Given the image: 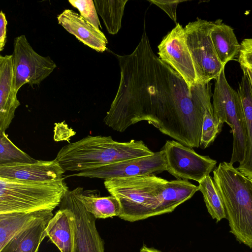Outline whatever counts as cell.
<instances>
[{
  "instance_id": "4fadbf2b",
  "label": "cell",
  "mask_w": 252,
  "mask_h": 252,
  "mask_svg": "<svg viewBox=\"0 0 252 252\" xmlns=\"http://www.w3.org/2000/svg\"><path fill=\"white\" fill-rule=\"evenodd\" d=\"M65 171L56 159L35 160L0 165V178L27 181H45L63 178Z\"/></svg>"
},
{
  "instance_id": "6da1fadb",
  "label": "cell",
  "mask_w": 252,
  "mask_h": 252,
  "mask_svg": "<svg viewBox=\"0 0 252 252\" xmlns=\"http://www.w3.org/2000/svg\"><path fill=\"white\" fill-rule=\"evenodd\" d=\"M120 81L103 122L114 130L147 121L161 133L190 148L200 147L206 110L212 105L207 89L196 84L190 92L183 78L154 53L144 22L141 39L128 55H116Z\"/></svg>"
},
{
  "instance_id": "30bf717a",
  "label": "cell",
  "mask_w": 252,
  "mask_h": 252,
  "mask_svg": "<svg viewBox=\"0 0 252 252\" xmlns=\"http://www.w3.org/2000/svg\"><path fill=\"white\" fill-rule=\"evenodd\" d=\"M167 171L166 161L162 150L151 155L132 158L76 172L69 176L100 178L105 180L157 175Z\"/></svg>"
},
{
  "instance_id": "d6986e66",
  "label": "cell",
  "mask_w": 252,
  "mask_h": 252,
  "mask_svg": "<svg viewBox=\"0 0 252 252\" xmlns=\"http://www.w3.org/2000/svg\"><path fill=\"white\" fill-rule=\"evenodd\" d=\"M199 187L187 180L167 181L160 194L155 216L172 212L179 205L191 198Z\"/></svg>"
},
{
  "instance_id": "8992f818",
  "label": "cell",
  "mask_w": 252,
  "mask_h": 252,
  "mask_svg": "<svg viewBox=\"0 0 252 252\" xmlns=\"http://www.w3.org/2000/svg\"><path fill=\"white\" fill-rule=\"evenodd\" d=\"M225 67L215 79L213 94V108L215 118L231 128L233 142L230 163H241L247 149V132L245 117L238 92L228 84L225 75Z\"/></svg>"
},
{
  "instance_id": "52a82bcc",
  "label": "cell",
  "mask_w": 252,
  "mask_h": 252,
  "mask_svg": "<svg viewBox=\"0 0 252 252\" xmlns=\"http://www.w3.org/2000/svg\"><path fill=\"white\" fill-rule=\"evenodd\" d=\"M213 25V22L197 18L184 28L198 83H200L206 84L216 79L225 67L219 60L211 39Z\"/></svg>"
},
{
  "instance_id": "ba28073f",
  "label": "cell",
  "mask_w": 252,
  "mask_h": 252,
  "mask_svg": "<svg viewBox=\"0 0 252 252\" xmlns=\"http://www.w3.org/2000/svg\"><path fill=\"white\" fill-rule=\"evenodd\" d=\"M13 47V86L17 93L26 84L39 85L57 66L49 56L37 53L25 35L14 38Z\"/></svg>"
},
{
  "instance_id": "ffe728a7",
  "label": "cell",
  "mask_w": 252,
  "mask_h": 252,
  "mask_svg": "<svg viewBox=\"0 0 252 252\" xmlns=\"http://www.w3.org/2000/svg\"><path fill=\"white\" fill-rule=\"evenodd\" d=\"M243 75L239 83V94L245 114L247 132V149L243 161L237 169L249 179H252V89L246 71L242 69Z\"/></svg>"
},
{
  "instance_id": "d4e9b609",
  "label": "cell",
  "mask_w": 252,
  "mask_h": 252,
  "mask_svg": "<svg viewBox=\"0 0 252 252\" xmlns=\"http://www.w3.org/2000/svg\"><path fill=\"white\" fill-rule=\"evenodd\" d=\"M35 160L15 145L5 132L0 133V165L14 162L29 163Z\"/></svg>"
},
{
  "instance_id": "484cf974",
  "label": "cell",
  "mask_w": 252,
  "mask_h": 252,
  "mask_svg": "<svg viewBox=\"0 0 252 252\" xmlns=\"http://www.w3.org/2000/svg\"><path fill=\"white\" fill-rule=\"evenodd\" d=\"M223 125L215 117L213 105L208 108L203 117L199 147L205 149L210 146L221 132Z\"/></svg>"
},
{
  "instance_id": "e0dca14e",
  "label": "cell",
  "mask_w": 252,
  "mask_h": 252,
  "mask_svg": "<svg viewBox=\"0 0 252 252\" xmlns=\"http://www.w3.org/2000/svg\"><path fill=\"white\" fill-rule=\"evenodd\" d=\"M53 213L34 221L14 235L0 252H38L42 241L46 237L45 229L53 217Z\"/></svg>"
},
{
  "instance_id": "9a60e30c",
  "label": "cell",
  "mask_w": 252,
  "mask_h": 252,
  "mask_svg": "<svg viewBox=\"0 0 252 252\" xmlns=\"http://www.w3.org/2000/svg\"><path fill=\"white\" fill-rule=\"evenodd\" d=\"M57 19L59 24L84 44L99 52L107 49L108 41L104 34L73 10H63L58 16Z\"/></svg>"
},
{
  "instance_id": "d6a6232c",
  "label": "cell",
  "mask_w": 252,
  "mask_h": 252,
  "mask_svg": "<svg viewBox=\"0 0 252 252\" xmlns=\"http://www.w3.org/2000/svg\"><path fill=\"white\" fill-rule=\"evenodd\" d=\"M250 181H251V183H252V179H250Z\"/></svg>"
},
{
  "instance_id": "7c38bea8",
  "label": "cell",
  "mask_w": 252,
  "mask_h": 252,
  "mask_svg": "<svg viewBox=\"0 0 252 252\" xmlns=\"http://www.w3.org/2000/svg\"><path fill=\"white\" fill-rule=\"evenodd\" d=\"M158 49V54L160 59L183 78L191 92L198 80L182 26L177 23L163 38Z\"/></svg>"
},
{
  "instance_id": "f546056e",
  "label": "cell",
  "mask_w": 252,
  "mask_h": 252,
  "mask_svg": "<svg viewBox=\"0 0 252 252\" xmlns=\"http://www.w3.org/2000/svg\"><path fill=\"white\" fill-rule=\"evenodd\" d=\"M7 21L5 14L1 10L0 12V51L4 49L6 42V26Z\"/></svg>"
},
{
  "instance_id": "3957f363",
  "label": "cell",
  "mask_w": 252,
  "mask_h": 252,
  "mask_svg": "<svg viewBox=\"0 0 252 252\" xmlns=\"http://www.w3.org/2000/svg\"><path fill=\"white\" fill-rule=\"evenodd\" d=\"M213 180L223 201L230 232L252 249V184L229 162L214 169Z\"/></svg>"
},
{
  "instance_id": "1f68e13d",
  "label": "cell",
  "mask_w": 252,
  "mask_h": 252,
  "mask_svg": "<svg viewBox=\"0 0 252 252\" xmlns=\"http://www.w3.org/2000/svg\"><path fill=\"white\" fill-rule=\"evenodd\" d=\"M242 69H244L248 74V76L249 77V79L251 85L252 89V71L250 70L249 69L245 68H241Z\"/></svg>"
},
{
  "instance_id": "ac0fdd59",
  "label": "cell",
  "mask_w": 252,
  "mask_h": 252,
  "mask_svg": "<svg viewBox=\"0 0 252 252\" xmlns=\"http://www.w3.org/2000/svg\"><path fill=\"white\" fill-rule=\"evenodd\" d=\"M210 35L215 50L221 64L238 58L241 44L237 39L233 29L218 19L213 22Z\"/></svg>"
},
{
  "instance_id": "44dd1931",
  "label": "cell",
  "mask_w": 252,
  "mask_h": 252,
  "mask_svg": "<svg viewBox=\"0 0 252 252\" xmlns=\"http://www.w3.org/2000/svg\"><path fill=\"white\" fill-rule=\"evenodd\" d=\"M52 213L50 210H40L0 214V249L18 232Z\"/></svg>"
},
{
  "instance_id": "5bb4252c",
  "label": "cell",
  "mask_w": 252,
  "mask_h": 252,
  "mask_svg": "<svg viewBox=\"0 0 252 252\" xmlns=\"http://www.w3.org/2000/svg\"><path fill=\"white\" fill-rule=\"evenodd\" d=\"M13 86L12 55L0 56V133L9 127L20 105Z\"/></svg>"
},
{
  "instance_id": "8fae6325",
  "label": "cell",
  "mask_w": 252,
  "mask_h": 252,
  "mask_svg": "<svg viewBox=\"0 0 252 252\" xmlns=\"http://www.w3.org/2000/svg\"><path fill=\"white\" fill-rule=\"evenodd\" d=\"M81 187L68 190L60 205L68 208L74 218L73 252H104L103 240L95 225V219L79 198Z\"/></svg>"
},
{
  "instance_id": "cb8c5ba5",
  "label": "cell",
  "mask_w": 252,
  "mask_h": 252,
  "mask_svg": "<svg viewBox=\"0 0 252 252\" xmlns=\"http://www.w3.org/2000/svg\"><path fill=\"white\" fill-rule=\"evenodd\" d=\"M199 183V190L202 193L208 213L217 222L226 219L223 201L217 190L213 178L210 175Z\"/></svg>"
},
{
  "instance_id": "7a4b0ae2",
  "label": "cell",
  "mask_w": 252,
  "mask_h": 252,
  "mask_svg": "<svg viewBox=\"0 0 252 252\" xmlns=\"http://www.w3.org/2000/svg\"><path fill=\"white\" fill-rule=\"evenodd\" d=\"M154 153L142 140L121 142L111 136L88 135L63 147L56 159L65 171H83Z\"/></svg>"
},
{
  "instance_id": "7402d4cb",
  "label": "cell",
  "mask_w": 252,
  "mask_h": 252,
  "mask_svg": "<svg viewBox=\"0 0 252 252\" xmlns=\"http://www.w3.org/2000/svg\"><path fill=\"white\" fill-rule=\"evenodd\" d=\"M79 198L86 210L95 219H106L119 217L120 205L118 200L113 195L101 197L92 191H84L80 188Z\"/></svg>"
},
{
  "instance_id": "4dcf8cb0",
  "label": "cell",
  "mask_w": 252,
  "mask_h": 252,
  "mask_svg": "<svg viewBox=\"0 0 252 252\" xmlns=\"http://www.w3.org/2000/svg\"><path fill=\"white\" fill-rule=\"evenodd\" d=\"M140 252H162L161 251L156 249L154 248L148 247L147 246L143 245L141 247Z\"/></svg>"
},
{
  "instance_id": "4316f807",
  "label": "cell",
  "mask_w": 252,
  "mask_h": 252,
  "mask_svg": "<svg viewBox=\"0 0 252 252\" xmlns=\"http://www.w3.org/2000/svg\"><path fill=\"white\" fill-rule=\"evenodd\" d=\"M69 3L77 8L80 15L98 30L101 28L94 1L93 0H69Z\"/></svg>"
},
{
  "instance_id": "9c48e42d",
  "label": "cell",
  "mask_w": 252,
  "mask_h": 252,
  "mask_svg": "<svg viewBox=\"0 0 252 252\" xmlns=\"http://www.w3.org/2000/svg\"><path fill=\"white\" fill-rule=\"evenodd\" d=\"M161 150L165 154L167 171L177 179L199 183L214 170L217 162L176 140H167Z\"/></svg>"
},
{
  "instance_id": "83f0119b",
  "label": "cell",
  "mask_w": 252,
  "mask_h": 252,
  "mask_svg": "<svg viewBox=\"0 0 252 252\" xmlns=\"http://www.w3.org/2000/svg\"><path fill=\"white\" fill-rule=\"evenodd\" d=\"M240 44L241 49L238 61L241 68L252 71V38H245Z\"/></svg>"
},
{
  "instance_id": "2e32d148",
  "label": "cell",
  "mask_w": 252,
  "mask_h": 252,
  "mask_svg": "<svg viewBox=\"0 0 252 252\" xmlns=\"http://www.w3.org/2000/svg\"><path fill=\"white\" fill-rule=\"evenodd\" d=\"M59 206L60 209L45 229L46 235L61 252H73L74 216L68 208L60 205Z\"/></svg>"
},
{
  "instance_id": "f1b7e54d",
  "label": "cell",
  "mask_w": 252,
  "mask_h": 252,
  "mask_svg": "<svg viewBox=\"0 0 252 252\" xmlns=\"http://www.w3.org/2000/svg\"><path fill=\"white\" fill-rule=\"evenodd\" d=\"M151 3L156 4L163 10L175 23L177 22L176 9L178 4L184 0H149Z\"/></svg>"
},
{
  "instance_id": "5b68a950",
  "label": "cell",
  "mask_w": 252,
  "mask_h": 252,
  "mask_svg": "<svg viewBox=\"0 0 252 252\" xmlns=\"http://www.w3.org/2000/svg\"><path fill=\"white\" fill-rule=\"evenodd\" d=\"M68 190L63 178L27 181L0 178V214L54 210Z\"/></svg>"
},
{
  "instance_id": "603a6c76",
  "label": "cell",
  "mask_w": 252,
  "mask_h": 252,
  "mask_svg": "<svg viewBox=\"0 0 252 252\" xmlns=\"http://www.w3.org/2000/svg\"><path fill=\"white\" fill-rule=\"evenodd\" d=\"M97 13L100 16L108 33L115 34L122 26V20L127 0H94Z\"/></svg>"
},
{
  "instance_id": "277c9868",
  "label": "cell",
  "mask_w": 252,
  "mask_h": 252,
  "mask_svg": "<svg viewBox=\"0 0 252 252\" xmlns=\"http://www.w3.org/2000/svg\"><path fill=\"white\" fill-rule=\"evenodd\" d=\"M167 180L156 175L104 180L105 189L118 200L119 218L134 222L155 216Z\"/></svg>"
}]
</instances>
